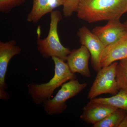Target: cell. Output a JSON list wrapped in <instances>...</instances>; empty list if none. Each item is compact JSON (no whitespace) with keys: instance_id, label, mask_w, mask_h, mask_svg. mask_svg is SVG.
I'll return each instance as SVG.
<instances>
[{"instance_id":"cell-1","label":"cell","mask_w":127,"mask_h":127,"mask_svg":"<svg viewBox=\"0 0 127 127\" xmlns=\"http://www.w3.org/2000/svg\"><path fill=\"white\" fill-rule=\"evenodd\" d=\"M76 12L89 23L120 19L127 12V0H82Z\"/></svg>"},{"instance_id":"cell-2","label":"cell","mask_w":127,"mask_h":127,"mask_svg":"<svg viewBox=\"0 0 127 127\" xmlns=\"http://www.w3.org/2000/svg\"><path fill=\"white\" fill-rule=\"evenodd\" d=\"M55 64L54 76L46 83L32 82L28 85V93L36 104H43L51 98L54 91L68 81L77 79L75 73L71 71L67 63L56 57L51 58Z\"/></svg>"},{"instance_id":"cell-3","label":"cell","mask_w":127,"mask_h":127,"mask_svg":"<svg viewBox=\"0 0 127 127\" xmlns=\"http://www.w3.org/2000/svg\"><path fill=\"white\" fill-rule=\"evenodd\" d=\"M50 29L47 36L43 39L38 38L37 41V49L43 58L48 59L57 57L65 61L71 51L62 44L58 31V23L62 15L61 12L55 10L50 15Z\"/></svg>"},{"instance_id":"cell-4","label":"cell","mask_w":127,"mask_h":127,"mask_svg":"<svg viewBox=\"0 0 127 127\" xmlns=\"http://www.w3.org/2000/svg\"><path fill=\"white\" fill-rule=\"evenodd\" d=\"M87 85V83H80L77 79L64 83L54 97L43 102L44 111L51 116L63 113L67 107L66 102L80 93Z\"/></svg>"},{"instance_id":"cell-5","label":"cell","mask_w":127,"mask_h":127,"mask_svg":"<svg viewBox=\"0 0 127 127\" xmlns=\"http://www.w3.org/2000/svg\"><path fill=\"white\" fill-rule=\"evenodd\" d=\"M118 63L115 62L101 68L98 72L89 92L88 98L93 99L103 94L114 95L119 91L116 79V70Z\"/></svg>"},{"instance_id":"cell-6","label":"cell","mask_w":127,"mask_h":127,"mask_svg":"<svg viewBox=\"0 0 127 127\" xmlns=\"http://www.w3.org/2000/svg\"><path fill=\"white\" fill-rule=\"evenodd\" d=\"M21 48L17 44L16 40H10L6 42L0 41V99L8 100L10 95L6 92L7 84L6 83L5 76L10 61L15 56L19 55Z\"/></svg>"},{"instance_id":"cell-7","label":"cell","mask_w":127,"mask_h":127,"mask_svg":"<svg viewBox=\"0 0 127 127\" xmlns=\"http://www.w3.org/2000/svg\"><path fill=\"white\" fill-rule=\"evenodd\" d=\"M77 34L81 45L85 46L91 54L93 67L98 72L102 68L101 58L105 46L98 37L86 27L79 28Z\"/></svg>"},{"instance_id":"cell-8","label":"cell","mask_w":127,"mask_h":127,"mask_svg":"<svg viewBox=\"0 0 127 127\" xmlns=\"http://www.w3.org/2000/svg\"><path fill=\"white\" fill-rule=\"evenodd\" d=\"M93 32L98 37L105 47L116 42L127 32L124 23L120 19L108 21L106 25L97 26L92 30Z\"/></svg>"},{"instance_id":"cell-9","label":"cell","mask_w":127,"mask_h":127,"mask_svg":"<svg viewBox=\"0 0 127 127\" xmlns=\"http://www.w3.org/2000/svg\"><path fill=\"white\" fill-rule=\"evenodd\" d=\"M91 54L85 46L81 45L79 48L74 49L67 58V64L73 73H78L85 77L89 78L91 73L88 63Z\"/></svg>"},{"instance_id":"cell-10","label":"cell","mask_w":127,"mask_h":127,"mask_svg":"<svg viewBox=\"0 0 127 127\" xmlns=\"http://www.w3.org/2000/svg\"><path fill=\"white\" fill-rule=\"evenodd\" d=\"M127 58V32L116 42L104 48L101 58L102 67Z\"/></svg>"},{"instance_id":"cell-11","label":"cell","mask_w":127,"mask_h":127,"mask_svg":"<svg viewBox=\"0 0 127 127\" xmlns=\"http://www.w3.org/2000/svg\"><path fill=\"white\" fill-rule=\"evenodd\" d=\"M117 109L108 104L90 101L83 108L80 118L88 124L94 125Z\"/></svg>"},{"instance_id":"cell-12","label":"cell","mask_w":127,"mask_h":127,"mask_svg":"<svg viewBox=\"0 0 127 127\" xmlns=\"http://www.w3.org/2000/svg\"><path fill=\"white\" fill-rule=\"evenodd\" d=\"M64 1L65 0H33L32 7L28 15L27 21L37 23L46 14L63 5Z\"/></svg>"},{"instance_id":"cell-13","label":"cell","mask_w":127,"mask_h":127,"mask_svg":"<svg viewBox=\"0 0 127 127\" xmlns=\"http://www.w3.org/2000/svg\"><path fill=\"white\" fill-rule=\"evenodd\" d=\"M94 102L108 104L123 109L127 113V91L121 90L112 96L108 97L95 98L91 99Z\"/></svg>"},{"instance_id":"cell-14","label":"cell","mask_w":127,"mask_h":127,"mask_svg":"<svg viewBox=\"0 0 127 127\" xmlns=\"http://www.w3.org/2000/svg\"><path fill=\"white\" fill-rule=\"evenodd\" d=\"M127 113L125 110L118 108L102 120L93 125V127H119Z\"/></svg>"},{"instance_id":"cell-15","label":"cell","mask_w":127,"mask_h":127,"mask_svg":"<svg viewBox=\"0 0 127 127\" xmlns=\"http://www.w3.org/2000/svg\"><path fill=\"white\" fill-rule=\"evenodd\" d=\"M116 79L119 91H127V58L120 61L118 64Z\"/></svg>"},{"instance_id":"cell-16","label":"cell","mask_w":127,"mask_h":127,"mask_svg":"<svg viewBox=\"0 0 127 127\" xmlns=\"http://www.w3.org/2000/svg\"><path fill=\"white\" fill-rule=\"evenodd\" d=\"M25 1L26 0H0V11L7 14L14 7L23 4Z\"/></svg>"},{"instance_id":"cell-17","label":"cell","mask_w":127,"mask_h":127,"mask_svg":"<svg viewBox=\"0 0 127 127\" xmlns=\"http://www.w3.org/2000/svg\"><path fill=\"white\" fill-rule=\"evenodd\" d=\"M82 0H65L63 5V14L65 17L72 15L75 12L77 11Z\"/></svg>"},{"instance_id":"cell-18","label":"cell","mask_w":127,"mask_h":127,"mask_svg":"<svg viewBox=\"0 0 127 127\" xmlns=\"http://www.w3.org/2000/svg\"><path fill=\"white\" fill-rule=\"evenodd\" d=\"M119 127H127V114L125 115V117L120 124Z\"/></svg>"},{"instance_id":"cell-19","label":"cell","mask_w":127,"mask_h":127,"mask_svg":"<svg viewBox=\"0 0 127 127\" xmlns=\"http://www.w3.org/2000/svg\"><path fill=\"white\" fill-rule=\"evenodd\" d=\"M124 25H125V26H126V28L127 30V20L125 22V23H124Z\"/></svg>"}]
</instances>
